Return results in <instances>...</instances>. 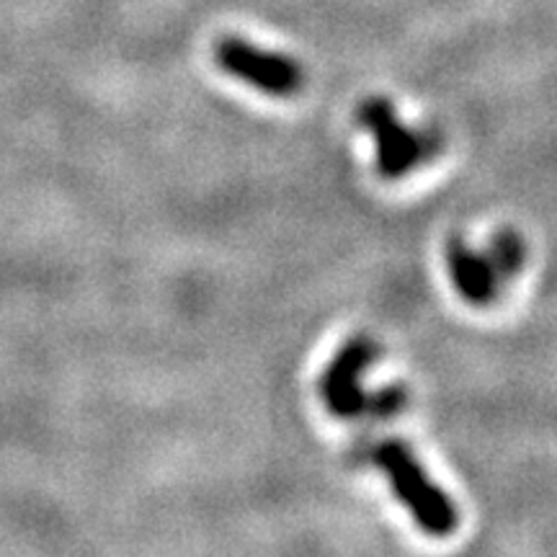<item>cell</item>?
Masks as SVG:
<instances>
[{"mask_svg":"<svg viewBox=\"0 0 557 557\" xmlns=\"http://www.w3.org/2000/svg\"><path fill=\"white\" fill-rule=\"evenodd\" d=\"M377 357V346L367 336L348 338L320 380V398L336 418L367 416V395L361 374Z\"/></svg>","mask_w":557,"mask_h":557,"instance_id":"4","label":"cell"},{"mask_svg":"<svg viewBox=\"0 0 557 557\" xmlns=\"http://www.w3.org/2000/svg\"><path fill=\"white\" fill-rule=\"evenodd\" d=\"M377 468L385 472L389 485H393L395 496L403 506L408 508L410 517L426 534L434 537H447L457 529V508L447 498L436 483L426 478V470L418 465L406 444L400 442H380L377 447L369 451Z\"/></svg>","mask_w":557,"mask_h":557,"instance_id":"1","label":"cell"},{"mask_svg":"<svg viewBox=\"0 0 557 557\" xmlns=\"http://www.w3.org/2000/svg\"><path fill=\"white\" fill-rule=\"evenodd\" d=\"M361 127L377 139V171L385 178H400L421 160L434 156L442 145L438 132L408 129L387 99H367L359 107Z\"/></svg>","mask_w":557,"mask_h":557,"instance_id":"2","label":"cell"},{"mask_svg":"<svg viewBox=\"0 0 557 557\" xmlns=\"http://www.w3.org/2000/svg\"><path fill=\"white\" fill-rule=\"evenodd\" d=\"M487 256H491V261L496 263L498 274L504 276V282H506V278L517 276L521 267H524L527 243L519 233H513V230H500L496 238L491 240Z\"/></svg>","mask_w":557,"mask_h":557,"instance_id":"6","label":"cell"},{"mask_svg":"<svg viewBox=\"0 0 557 557\" xmlns=\"http://www.w3.org/2000/svg\"><path fill=\"white\" fill-rule=\"evenodd\" d=\"M447 269L459 295L472 305H487L498 297L504 276L487 253H478L470 243L451 238L447 243Z\"/></svg>","mask_w":557,"mask_h":557,"instance_id":"5","label":"cell"},{"mask_svg":"<svg viewBox=\"0 0 557 557\" xmlns=\"http://www.w3.org/2000/svg\"><path fill=\"white\" fill-rule=\"evenodd\" d=\"M214 60L225 73L271 96H292L302 88L305 73L287 54L261 50L240 37H222Z\"/></svg>","mask_w":557,"mask_h":557,"instance_id":"3","label":"cell"}]
</instances>
